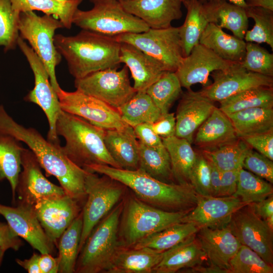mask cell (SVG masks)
<instances>
[{
  "label": "cell",
  "mask_w": 273,
  "mask_h": 273,
  "mask_svg": "<svg viewBox=\"0 0 273 273\" xmlns=\"http://www.w3.org/2000/svg\"><path fill=\"white\" fill-rule=\"evenodd\" d=\"M0 132L25 144L35 155L48 175L55 176L65 193L78 200L86 196L85 180L87 171L72 162L60 143L46 139L36 129L17 123L0 105Z\"/></svg>",
  "instance_id": "6da1fadb"
},
{
  "label": "cell",
  "mask_w": 273,
  "mask_h": 273,
  "mask_svg": "<svg viewBox=\"0 0 273 273\" xmlns=\"http://www.w3.org/2000/svg\"><path fill=\"white\" fill-rule=\"evenodd\" d=\"M83 169L107 175L122 184L130 189L140 200L163 210L189 212L196 204L197 194L190 184L162 182L140 168L130 170L94 164Z\"/></svg>",
  "instance_id": "7a4b0ae2"
},
{
  "label": "cell",
  "mask_w": 273,
  "mask_h": 273,
  "mask_svg": "<svg viewBox=\"0 0 273 273\" xmlns=\"http://www.w3.org/2000/svg\"><path fill=\"white\" fill-rule=\"evenodd\" d=\"M54 44L75 79L120 64V43L114 37L81 29L74 36L55 34Z\"/></svg>",
  "instance_id": "3957f363"
},
{
  "label": "cell",
  "mask_w": 273,
  "mask_h": 273,
  "mask_svg": "<svg viewBox=\"0 0 273 273\" xmlns=\"http://www.w3.org/2000/svg\"><path fill=\"white\" fill-rule=\"evenodd\" d=\"M56 129L57 135L65 139V145L62 147L64 153L79 166L83 168L96 164L121 169L106 148L104 141L105 129L62 110Z\"/></svg>",
  "instance_id": "277c9868"
},
{
  "label": "cell",
  "mask_w": 273,
  "mask_h": 273,
  "mask_svg": "<svg viewBox=\"0 0 273 273\" xmlns=\"http://www.w3.org/2000/svg\"><path fill=\"white\" fill-rule=\"evenodd\" d=\"M188 212L165 211L139 199L129 198L123 203L122 219L119 224V246L131 247L145 237L181 222Z\"/></svg>",
  "instance_id": "5b68a950"
},
{
  "label": "cell",
  "mask_w": 273,
  "mask_h": 273,
  "mask_svg": "<svg viewBox=\"0 0 273 273\" xmlns=\"http://www.w3.org/2000/svg\"><path fill=\"white\" fill-rule=\"evenodd\" d=\"M123 203L116 206L94 229L77 259L75 272H105L119 248V224Z\"/></svg>",
  "instance_id": "8992f818"
},
{
  "label": "cell",
  "mask_w": 273,
  "mask_h": 273,
  "mask_svg": "<svg viewBox=\"0 0 273 273\" xmlns=\"http://www.w3.org/2000/svg\"><path fill=\"white\" fill-rule=\"evenodd\" d=\"M73 24L81 29L114 37L129 33H141L150 27L141 19L127 12L117 0L94 4L88 10L76 11Z\"/></svg>",
  "instance_id": "52a82bcc"
},
{
  "label": "cell",
  "mask_w": 273,
  "mask_h": 273,
  "mask_svg": "<svg viewBox=\"0 0 273 273\" xmlns=\"http://www.w3.org/2000/svg\"><path fill=\"white\" fill-rule=\"evenodd\" d=\"M64 28L61 21L53 16L37 15L34 12H22L18 21L19 36L26 40L44 65L50 82L57 92L61 87L57 81L56 68L62 56L54 44L56 30Z\"/></svg>",
  "instance_id": "ba28073f"
},
{
  "label": "cell",
  "mask_w": 273,
  "mask_h": 273,
  "mask_svg": "<svg viewBox=\"0 0 273 273\" xmlns=\"http://www.w3.org/2000/svg\"><path fill=\"white\" fill-rule=\"evenodd\" d=\"M124 186L107 175L100 177L88 171L85 180L87 200L81 212L82 228L78 253L93 229L119 201Z\"/></svg>",
  "instance_id": "9c48e42d"
},
{
  "label": "cell",
  "mask_w": 273,
  "mask_h": 273,
  "mask_svg": "<svg viewBox=\"0 0 273 273\" xmlns=\"http://www.w3.org/2000/svg\"><path fill=\"white\" fill-rule=\"evenodd\" d=\"M114 38L120 43L131 44L154 58L166 71L175 72L185 57L179 27L150 28L145 32L122 34Z\"/></svg>",
  "instance_id": "30bf717a"
},
{
  "label": "cell",
  "mask_w": 273,
  "mask_h": 273,
  "mask_svg": "<svg viewBox=\"0 0 273 273\" xmlns=\"http://www.w3.org/2000/svg\"><path fill=\"white\" fill-rule=\"evenodd\" d=\"M117 68H109L75 79L74 86L76 90L118 110L137 91L130 84L127 66L119 70Z\"/></svg>",
  "instance_id": "8fae6325"
},
{
  "label": "cell",
  "mask_w": 273,
  "mask_h": 273,
  "mask_svg": "<svg viewBox=\"0 0 273 273\" xmlns=\"http://www.w3.org/2000/svg\"><path fill=\"white\" fill-rule=\"evenodd\" d=\"M17 46L26 57L34 77V86L25 96V101L38 105L44 113L49 123L47 139L60 143L56 133V122L61 110L57 93L53 87L48 71L33 49L20 36Z\"/></svg>",
  "instance_id": "7c38bea8"
},
{
  "label": "cell",
  "mask_w": 273,
  "mask_h": 273,
  "mask_svg": "<svg viewBox=\"0 0 273 273\" xmlns=\"http://www.w3.org/2000/svg\"><path fill=\"white\" fill-rule=\"evenodd\" d=\"M61 109L79 116L104 129H123L124 122L118 110L102 101L78 90L67 92L61 87L56 92Z\"/></svg>",
  "instance_id": "4fadbf2b"
},
{
  "label": "cell",
  "mask_w": 273,
  "mask_h": 273,
  "mask_svg": "<svg viewBox=\"0 0 273 273\" xmlns=\"http://www.w3.org/2000/svg\"><path fill=\"white\" fill-rule=\"evenodd\" d=\"M226 224L242 245L273 265V230L256 214L249 204L236 211Z\"/></svg>",
  "instance_id": "5bb4252c"
},
{
  "label": "cell",
  "mask_w": 273,
  "mask_h": 273,
  "mask_svg": "<svg viewBox=\"0 0 273 273\" xmlns=\"http://www.w3.org/2000/svg\"><path fill=\"white\" fill-rule=\"evenodd\" d=\"M210 75L213 82L199 92L214 102H219L250 88L273 86V77L250 71L240 63H234L224 70L214 71Z\"/></svg>",
  "instance_id": "9a60e30c"
},
{
  "label": "cell",
  "mask_w": 273,
  "mask_h": 273,
  "mask_svg": "<svg viewBox=\"0 0 273 273\" xmlns=\"http://www.w3.org/2000/svg\"><path fill=\"white\" fill-rule=\"evenodd\" d=\"M21 166L23 169L16 188L19 203L33 206L40 200L66 194L61 186L53 184L43 175L37 159L29 149H23Z\"/></svg>",
  "instance_id": "2e32d148"
},
{
  "label": "cell",
  "mask_w": 273,
  "mask_h": 273,
  "mask_svg": "<svg viewBox=\"0 0 273 273\" xmlns=\"http://www.w3.org/2000/svg\"><path fill=\"white\" fill-rule=\"evenodd\" d=\"M196 236L208 265L219 273H230V261L242 244L227 224L200 228Z\"/></svg>",
  "instance_id": "e0dca14e"
},
{
  "label": "cell",
  "mask_w": 273,
  "mask_h": 273,
  "mask_svg": "<svg viewBox=\"0 0 273 273\" xmlns=\"http://www.w3.org/2000/svg\"><path fill=\"white\" fill-rule=\"evenodd\" d=\"M32 207L45 233L55 245L80 211L77 200L67 194L40 200Z\"/></svg>",
  "instance_id": "ac0fdd59"
},
{
  "label": "cell",
  "mask_w": 273,
  "mask_h": 273,
  "mask_svg": "<svg viewBox=\"0 0 273 273\" xmlns=\"http://www.w3.org/2000/svg\"><path fill=\"white\" fill-rule=\"evenodd\" d=\"M0 214L18 237L40 254L53 253L55 244L45 233L32 206L19 203L17 207H11L0 204Z\"/></svg>",
  "instance_id": "d6986e66"
},
{
  "label": "cell",
  "mask_w": 273,
  "mask_h": 273,
  "mask_svg": "<svg viewBox=\"0 0 273 273\" xmlns=\"http://www.w3.org/2000/svg\"><path fill=\"white\" fill-rule=\"evenodd\" d=\"M234 63L199 43L184 57L175 73L181 86L188 89L197 83L207 86L208 76L212 72L226 69Z\"/></svg>",
  "instance_id": "ffe728a7"
},
{
  "label": "cell",
  "mask_w": 273,
  "mask_h": 273,
  "mask_svg": "<svg viewBox=\"0 0 273 273\" xmlns=\"http://www.w3.org/2000/svg\"><path fill=\"white\" fill-rule=\"evenodd\" d=\"M247 204L233 195L214 197L197 194L195 206L186 214L181 222H192L199 229L223 225L236 211Z\"/></svg>",
  "instance_id": "44dd1931"
},
{
  "label": "cell",
  "mask_w": 273,
  "mask_h": 273,
  "mask_svg": "<svg viewBox=\"0 0 273 273\" xmlns=\"http://www.w3.org/2000/svg\"><path fill=\"white\" fill-rule=\"evenodd\" d=\"M215 107L214 101L191 88L182 94L176 110L175 136L190 143L201 124Z\"/></svg>",
  "instance_id": "7402d4cb"
},
{
  "label": "cell",
  "mask_w": 273,
  "mask_h": 273,
  "mask_svg": "<svg viewBox=\"0 0 273 273\" xmlns=\"http://www.w3.org/2000/svg\"><path fill=\"white\" fill-rule=\"evenodd\" d=\"M128 13L142 20L150 28H165L181 18L182 0H118Z\"/></svg>",
  "instance_id": "603a6c76"
},
{
  "label": "cell",
  "mask_w": 273,
  "mask_h": 273,
  "mask_svg": "<svg viewBox=\"0 0 273 273\" xmlns=\"http://www.w3.org/2000/svg\"><path fill=\"white\" fill-rule=\"evenodd\" d=\"M119 59L129 69L136 91H145L166 71L159 61L127 43H120Z\"/></svg>",
  "instance_id": "cb8c5ba5"
},
{
  "label": "cell",
  "mask_w": 273,
  "mask_h": 273,
  "mask_svg": "<svg viewBox=\"0 0 273 273\" xmlns=\"http://www.w3.org/2000/svg\"><path fill=\"white\" fill-rule=\"evenodd\" d=\"M238 138L228 115L215 107L198 129L193 142L202 150H209L231 143Z\"/></svg>",
  "instance_id": "d4e9b609"
},
{
  "label": "cell",
  "mask_w": 273,
  "mask_h": 273,
  "mask_svg": "<svg viewBox=\"0 0 273 273\" xmlns=\"http://www.w3.org/2000/svg\"><path fill=\"white\" fill-rule=\"evenodd\" d=\"M104 141L109 154L121 169L139 168V142L133 127L105 129Z\"/></svg>",
  "instance_id": "484cf974"
},
{
  "label": "cell",
  "mask_w": 273,
  "mask_h": 273,
  "mask_svg": "<svg viewBox=\"0 0 273 273\" xmlns=\"http://www.w3.org/2000/svg\"><path fill=\"white\" fill-rule=\"evenodd\" d=\"M205 254L196 234L163 252V256L154 268V273H174L180 269L202 265Z\"/></svg>",
  "instance_id": "4316f807"
},
{
  "label": "cell",
  "mask_w": 273,
  "mask_h": 273,
  "mask_svg": "<svg viewBox=\"0 0 273 273\" xmlns=\"http://www.w3.org/2000/svg\"><path fill=\"white\" fill-rule=\"evenodd\" d=\"M163 252L149 248L119 247L105 272L151 273L163 256Z\"/></svg>",
  "instance_id": "83f0119b"
},
{
  "label": "cell",
  "mask_w": 273,
  "mask_h": 273,
  "mask_svg": "<svg viewBox=\"0 0 273 273\" xmlns=\"http://www.w3.org/2000/svg\"><path fill=\"white\" fill-rule=\"evenodd\" d=\"M203 4L209 23L227 29L244 39L248 27L245 8L226 0H206Z\"/></svg>",
  "instance_id": "f1b7e54d"
},
{
  "label": "cell",
  "mask_w": 273,
  "mask_h": 273,
  "mask_svg": "<svg viewBox=\"0 0 273 273\" xmlns=\"http://www.w3.org/2000/svg\"><path fill=\"white\" fill-rule=\"evenodd\" d=\"M199 43L212 50L221 58L234 63L242 61L246 42L226 33L215 24L209 23L202 33Z\"/></svg>",
  "instance_id": "f546056e"
},
{
  "label": "cell",
  "mask_w": 273,
  "mask_h": 273,
  "mask_svg": "<svg viewBox=\"0 0 273 273\" xmlns=\"http://www.w3.org/2000/svg\"><path fill=\"white\" fill-rule=\"evenodd\" d=\"M161 139L170 157L174 182L180 185L190 184L191 172L198 154L191 143L175 135Z\"/></svg>",
  "instance_id": "4dcf8cb0"
},
{
  "label": "cell",
  "mask_w": 273,
  "mask_h": 273,
  "mask_svg": "<svg viewBox=\"0 0 273 273\" xmlns=\"http://www.w3.org/2000/svg\"><path fill=\"white\" fill-rule=\"evenodd\" d=\"M14 11L21 13L40 11L45 15L53 16L61 21L64 28L70 29L73 18L79 6L83 0H10Z\"/></svg>",
  "instance_id": "1f68e13d"
},
{
  "label": "cell",
  "mask_w": 273,
  "mask_h": 273,
  "mask_svg": "<svg viewBox=\"0 0 273 273\" xmlns=\"http://www.w3.org/2000/svg\"><path fill=\"white\" fill-rule=\"evenodd\" d=\"M187 9L184 24L179 27V32L184 56H188L194 46L199 43L200 37L209 23L200 0H182Z\"/></svg>",
  "instance_id": "d6a6232c"
},
{
  "label": "cell",
  "mask_w": 273,
  "mask_h": 273,
  "mask_svg": "<svg viewBox=\"0 0 273 273\" xmlns=\"http://www.w3.org/2000/svg\"><path fill=\"white\" fill-rule=\"evenodd\" d=\"M226 115L239 138L273 130V108H252Z\"/></svg>",
  "instance_id": "836d02e7"
},
{
  "label": "cell",
  "mask_w": 273,
  "mask_h": 273,
  "mask_svg": "<svg viewBox=\"0 0 273 273\" xmlns=\"http://www.w3.org/2000/svg\"><path fill=\"white\" fill-rule=\"evenodd\" d=\"M23 148L15 138L0 132V181L6 179L9 181L14 201Z\"/></svg>",
  "instance_id": "e575fe53"
},
{
  "label": "cell",
  "mask_w": 273,
  "mask_h": 273,
  "mask_svg": "<svg viewBox=\"0 0 273 273\" xmlns=\"http://www.w3.org/2000/svg\"><path fill=\"white\" fill-rule=\"evenodd\" d=\"M199 230L192 222H178L145 237L129 248L146 247L164 252L196 234Z\"/></svg>",
  "instance_id": "d590c367"
},
{
  "label": "cell",
  "mask_w": 273,
  "mask_h": 273,
  "mask_svg": "<svg viewBox=\"0 0 273 273\" xmlns=\"http://www.w3.org/2000/svg\"><path fill=\"white\" fill-rule=\"evenodd\" d=\"M118 110L122 120L132 127L144 123H154L162 115L145 91H137Z\"/></svg>",
  "instance_id": "8d00e7d4"
},
{
  "label": "cell",
  "mask_w": 273,
  "mask_h": 273,
  "mask_svg": "<svg viewBox=\"0 0 273 273\" xmlns=\"http://www.w3.org/2000/svg\"><path fill=\"white\" fill-rule=\"evenodd\" d=\"M138 142L139 168L160 181L169 184L175 183L172 175L170 157L165 147L150 148Z\"/></svg>",
  "instance_id": "74e56055"
},
{
  "label": "cell",
  "mask_w": 273,
  "mask_h": 273,
  "mask_svg": "<svg viewBox=\"0 0 273 273\" xmlns=\"http://www.w3.org/2000/svg\"><path fill=\"white\" fill-rule=\"evenodd\" d=\"M219 103V109L226 114L252 108H273V88L260 86L250 88Z\"/></svg>",
  "instance_id": "f35d334b"
},
{
  "label": "cell",
  "mask_w": 273,
  "mask_h": 273,
  "mask_svg": "<svg viewBox=\"0 0 273 273\" xmlns=\"http://www.w3.org/2000/svg\"><path fill=\"white\" fill-rule=\"evenodd\" d=\"M82 228L81 212L63 233L59 239L58 272H75Z\"/></svg>",
  "instance_id": "ab89813d"
},
{
  "label": "cell",
  "mask_w": 273,
  "mask_h": 273,
  "mask_svg": "<svg viewBox=\"0 0 273 273\" xmlns=\"http://www.w3.org/2000/svg\"><path fill=\"white\" fill-rule=\"evenodd\" d=\"M251 148L239 138L236 141L218 148L203 150L201 153L220 171H224L242 167L243 160Z\"/></svg>",
  "instance_id": "60d3db41"
},
{
  "label": "cell",
  "mask_w": 273,
  "mask_h": 273,
  "mask_svg": "<svg viewBox=\"0 0 273 273\" xmlns=\"http://www.w3.org/2000/svg\"><path fill=\"white\" fill-rule=\"evenodd\" d=\"M181 85L175 72H165L145 90L161 113L169 109L181 94Z\"/></svg>",
  "instance_id": "b9f144b4"
},
{
  "label": "cell",
  "mask_w": 273,
  "mask_h": 273,
  "mask_svg": "<svg viewBox=\"0 0 273 273\" xmlns=\"http://www.w3.org/2000/svg\"><path fill=\"white\" fill-rule=\"evenodd\" d=\"M272 194L271 183L243 167L240 169L237 189L233 196L250 204L260 201Z\"/></svg>",
  "instance_id": "7bdbcfd3"
},
{
  "label": "cell",
  "mask_w": 273,
  "mask_h": 273,
  "mask_svg": "<svg viewBox=\"0 0 273 273\" xmlns=\"http://www.w3.org/2000/svg\"><path fill=\"white\" fill-rule=\"evenodd\" d=\"M245 10L247 17L252 18L255 24L246 31L245 41L266 43L273 50V11L258 7H247Z\"/></svg>",
  "instance_id": "ee69618b"
},
{
  "label": "cell",
  "mask_w": 273,
  "mask_h": 273,
  "mask_svg": "<svg viewBox=\"0 0 273 273\" xmlns=\"http://www.w3.org/2000/svg\"><path fill=\"white\" fill-rule=\"evenodd\" d=\"M20 14L14 11L10 0H0V47L5 52L17 46Z\"/></svg>",
  "instance_id": "f6af8a7d"
},
{
  "label": "cell",
  "mask_w": 273,
  "mask_h": 273,
  "mask_svg": "<svg viewBox=\"0 0 273 273\" xmlns=\"http://www.w3.org/2000/svg\"><path fill=\"white\" fill-rule=\"evenodd\" d=\"M230 273H272L273 265L255 251L242 245L230 261Z\"/></svg>",
  "instance_id": "bcb514c9"
},
{
  "label": "cell",
  "mask_w": 273,
  "mask_h": 273,
  "mask_svg": "<svg viewBox=\"0 0 273 273\" xmlns=\"http://www.w3.org/2000/svg\"><path fill=\"white\" fill-rule=\"evenodd\" d=\"M240 63L250 71L273 77V54L258 43L246 42L245 54Z\"/></svg>",
  "instance_id": "7dc6e473"
},
{
  "label": "cell",
  "mask_w": 273,
  "mask_h": 273,
  "mask_svg": "<svg viewBox=\"0 0 273 273\" xmlns=\"http://www.w3.org/2000/svg\"><path fill=\"white\" fill-rule=\"evenodd\" d=\"M210 173L209 161L202 153L198 154L190 177V184L197 194L210 195Z\"/></svg>",
  "instance_id": "c3c4849f"
},
{
  "label": "cell",
  "mask_w": 273,
  "mask_h": 273,
  "mask_svg": "<svg viewBox=\"0 0 273 273\" xmlns=\"http://www.w3.org/2000/svg\"><path fill=\"white\" fill-rule=\"evenodd\" d=\"M243 168L273 183V162L269 158L251 148L242 164Z\"/></svg>",
  "instance_id": "681fc988"
},
{
  "label": "cell",
  "mask_w": 273,
  "mask_h": 273,
  "mask_svg": "<svg viewBox=\"0 0 273 273\" xmlns=\"http://www.w3.org/2000/svg\"><path fill=\"white\" fill-rule=\"evenodd\" d=\"M251 148L273 160V130L241 138Z\"/></svg>",
  "instance_id": "f907efd6"
},
{
  "label": "cell",
  "mask_w": 273,
  "mask_h": 273,
  "mask_svg": "<svg viewBox=\"0 0 273 273\" xmlns=\"http://www.w3.org/2000/svg\"><path fill=\"white\" fill-rule=\"evenodd\" d=\"M133 128L138 140L145 146L150 148L164 147L161 138L154 132L151 123H142Z\"/></svg>",
  "instance_id": "816d5d0a"
},
{
  "label": "cell",
  "mask_w": 273,
  "mask_h": 273,
  "mask_svg": "<svg viewBox=\"0 0 273 273\" xmlns=\"http://www.w3.org/2000/svg\"><path fill=\"white\" fill-rule=\"evenodd\" d=\"M154 132L161 138L175 135L176 119L174 113L163 114L156 121L151 123Z\"/></svg>",
  "instance_id": "f5cc1de1"
},
{
  "label": "cell",
  "mask_w": 273,
  "mask_h": 273,
  "mask_svg": "<svg viewBox=\"0 0 273 273\" xmlns=\"http://www.w3.org/2000/svg\"><path fill=\"white\" fill-rule=\"evenodd\" d=\"M22 246V240L9 225L0 221V249L6 251L9 249L18 251Z\"/></svg>",
  "instance_id": "db71d44e"
},
{
  "label": "cell",
  "mask_w": 273,
  "mask_h": 273,
  "mask_svg": "<svg viewBox=\"0 0 273 273\" xmlns=\"http://www.w3.org/2000/svg\"><path fill=\"white\" fill-rule=\"evenodd\" d=\"M240 167L235 169L220 171V197L233 195L237 189Z\"/></svg>",
  "instance_id": "11a10c76"
},
{
  "label": "cell",
  "mask_w": 273,
  "mask_h": 273,
  "mask_svg": "<svg viewBox=\"0 0 273 273\" xmlns=\"http://www.w3.org/2000/svg\"><path fill=\"white\" fill-rule=\"evenodd\" d=\"M249 204L256 214L264 221L273 217V195Z\"/></svg>",
  "instance_id": "9f6ffc18"
},
{
  "label": "cell",
  "mask_w": 273,
  "mask_h": 273,
  "mask_svg": "<svg viewBox=\"0 0 273 273\" xmlns=\"http://www.w3.org/2000/svg\"><path fill=\"white\" fill-rule=\"evenodd\" d=\"M39 267L41 273H57L59 271V261L58 257H53L51 254H40Z\"/></svg>",
  "instance_id": "6f0895ef"
},
{
  "label": "cell",
  "mask_w": 273,
  "mask_h": 273,
  "mask_svg": "<svg viewBox=\"0 0 273 273\" xmlns=\"http://www.w3.org/2000/svg\"><path fill=\"white\" fill-rule=\"evenodd\" d=\"M39 256V254L34 252L28 259H16V261L29 273H41L38 264Z\"/></svg>",
  "instance_id": "680465c9"
},
{
  "label": "cell",
  "mask_w": 273,
  "mask_h": 273,
  "mask_svg": "<svg viewBox=\"0 0 273 273\" xmlns=\"http://www.w3.org/2000/svg\"><path fill=\"white\" fill-rule=\"evenodd\" d=\"M210 166V195L220 197V171L211 163Z\"/></svg>",
  "instance_id": "91938a15"
},
{
  "label": "cell",
  "mask_w": 273,
  "mask_h": 273,
  "mask_svg": "<svg viewBox=\"0 0 273 273\" xmlns=\"http://www.w3.org/2000/svg\"><path fill=\"white\" fill-rule=\"evenodd\" d=\"M247 7H258L273 11V0H244Z\"/></svg>",
  "instance_id": "94428289"
},
{
  "label": "cell",
  "mask_w": 273,
  "mask_h": 273,
  "mask_svg": "<svg viewBox=\"0 0 273 273\" xmlns=\"http://www.w3.org/2000/svg\"><path fill=\"white\" fill-rule=\"evenodd\" d=\"M228 2L235 4L236 5H238L239 6L242 7L243 8H247V6L245 4L244 0H226Z\"/></svg>",
  "instance_id": "6125c7cd"
},
{
  "label": "cell",
  "mask_w": 273,
  "mask_h": 273,
  "mask_svg": "<svg viewBox=\"0 0 273 273\" xmlns=\"http://www.w3.org/2000/svg\"><path fill=\"white\" fill-rule=\"evenodd\" d=\"M5 252H6L5 250L0 249V266L2 264Z\"/></svg>",
  "instance_id": "be15d7a7"
},
{
  "label": "cell",
  "mask_w": 273,
  "mask_h": 273,
  "mask_svg": "<svg viewBox=\"0 0 273 273\" xmlns=\"http://www.w3.org/2000/svg\"><path fill=\"white\" fill-rule=\"evenodd\" d=\"M91 3H92L93 4L96 3H98L100 1H104V0H89ZM118 1V0H117Z\"/></svg>",
  "instance_id": "e7e4bbea"
},
{
  "label": "cell",
  "mask_w": 273,
  "mask_h": 273,
  "mask_svg": "<svg viewBox=\"0 0 273 273\" xmlns=\"http://www.w3.org/2000/svg\"><path fill=\"white\" fill-rule=\"evenodd\" d=\"M55 1H58V2H63L67 1H68V0H55Z\"/></svg>",
  "instance_id": "03108f58"
},
{
  "label": "cell",
  "mask_w": 273,
  "mask_h": 273,
  "mask_svg": "<svg viewBox=\"0 0 273 273\" xmlns=\"http://www.w3.org/2000/svg\"><path fill=\"white\" fill-rule=\"evenodd\" d=\"M200 1H201L202 2H204L206 1V0H200Z\"/></svg>",
  "instance_id": "003e7915"
}]
</instances>
